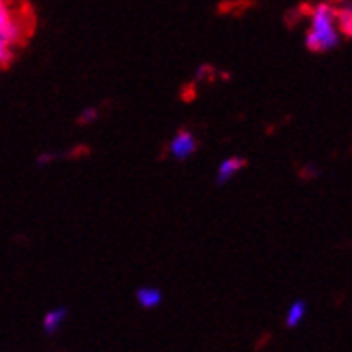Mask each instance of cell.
Wrapping results in <instances>:
<instances>
[{
    "instance_id": "1",
    "label": "cell",
    "mask_w": 352,
    "mask_h": 352,
    "mask_svg": "<svg viewBox=\"0 0 352 352\" xmlns=\"http://www.w3.org/2000/svg\"><path fill=\"white\" fill-rule=\"evenodd\" d=\"M312 19V26L305 32L303 45L312 54H324L340 45V32L336 26V11L329 0L318 5H312V11L307 15Z\"/></svg>"
},
{
    "instance_id": "2",
    "label": "cell",
    "mask_w": 352,
    "mask_h": 352,
    "mask_svg": "<svg viewBox=\"0 0 352 352\" xmlns=\"http://www.w3.org/2000/svg\"><path fill=\"white\" fill-rule=\"evenodd\" d=\"M199 150V141L195 137L192 131L188 129H182L173 135V139L169 141V156L184 162V160H188L195 152Z\"/></svg>"
},
{
    "instance_id": "3",
    "label": "cell",
    "mask_w": 352,
    "mask_h": 352,
    "mask_svg": "<svg viewBox=\"0 0 352 352\" xmlns=\"http://www.w3.org/2000/svg\"><path fill=\"white\" fill-rule=\"evenodd\" d=\"M245 158L241 156H229V158H224L220 162V167H218V173H216V182L218 184H226V182H231L243 167H245Z\"/></svg>"
},
{
    "instance_id": "4",
    "label": "cell",
    "mask_w": 352,
    "mask_h": 352,
    "mask_svg": "<svg viewBox=\"0 0 352 352\" xmlns=\"http://www.w3.org/2000/svg\"><path fill=\"white\" fill-rule=\"evenodd\" d=\"M67 316H69L67 307H54V309H50V312L43 316V331H45L47 336L58 333V331L62 329V324L67 322Z\"/></svg>"
},
{
    "instance_id": "5",
    "label": "cell",
    "mask_w": 352,
    "mask_h": 352,
    "mask_svg": "<svg viewBox=\"0 0 352 352\" xmlns=\"http://www.w3.org/2000/svg\"><path fill=\"white\" fill-rule=\"evenodd\" d=\"M137 303L143 309H156L162 303V291L156 286H141L137 291Z\"/></svg>"
},
{
    "instance_id": "6",
    "label": "cell",
    "mask_w": 352,
    "mask_h": 352,
    "mask_svg": "<svg viewBox=\"0 0 352 352\" xmlns=\"http://www.w3.org/2000/svg\"><path fill=\"white\" fill-rule=\"evenodd\" d=\"M303 316H305V303L303 301H295L291 305V309H288V314H286V327L293 329V327L301 324Z\"/></svg>"
},
{
    "instance_id": "7",
    "label": "cell",
    "mask_w": 352,
    "mask_h": 352,
    "mask_svg": "<svg viewBox=\"0 0 352 352\" xmlns=\"http://www.w3.org/2000/svg\"><path fill=\"white\" fill-rule=\"evenodd\" d=\"M100 118V109L98 107H86L84 111L79 113V124H92V122H96Z\"/></svg>"
},
{
    "instance_id": "8",
    "label": "cell",
    "mask_w": 352,
    "mask_h": 352,
    "mask_svg": "<svg viewBox=\"0 0 352 352\" xmlns=\"http://www.w3.org/2000/svg\"><path fill=\"white\" fill-rule=\"evenodd\" d=\"M350 38H352V36H350Z\"/></svg>"
}]
</instances>
